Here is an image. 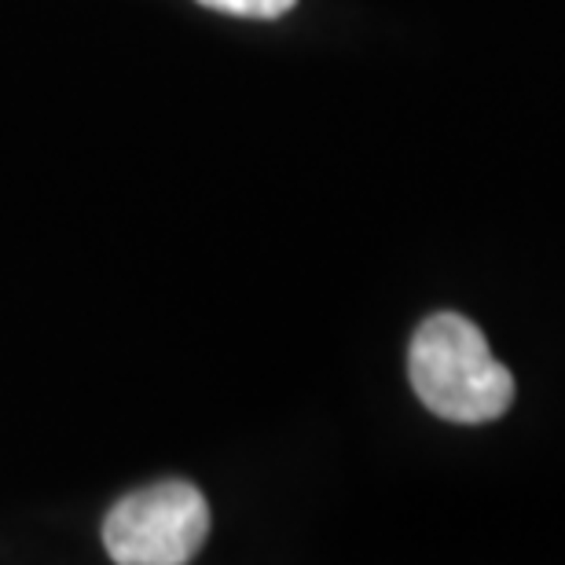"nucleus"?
I'll list each match as a JSON object with an SVG mask.
<instances>
[{"instance_id":"nucleus-1","label":"nucleus","mask_w":565,"mask_h":565,"mask_svg":"<svg viewBox=\"0 0 565 565\" xmlns=\"http://www.w3.org/2000/svg\"><path fill=\"white\" fill-rule=\"evenodd\" d=\"M408 379L429 412L459 426L500 419L514 401L511 371L492 356L481 327L459 312H437L415 331Z\"/></svg>"},{"instance_id":"nucleus-2","label":"nucleus","mask_w":565,"mask_h":565,"mask_svg":"<svg viewBox=\"0 0 565 565\" xmlns=\"http://www.w3.org/2000/svg\"><path fill=\"white\" fill-rule=\"evenodd\" d=\"M210 536V503L191 481H154L107 511L104 547L121 565H184Z\"/></svg>"},{"instance_id":"nucleus-3","label":"nucleus","mask_w":565,"mask_h":565,"mask_svg":"<svg viewBox=\"0 0 565 565\" xmlns=\"http://www.w3.org/2000/svg\"><path fill=\"white\" fill-rule=\"evenodd\" d=\"M202 8L221 11V15H239V19H279L298 4V0H199Z\"/></svg>"}]
</instances>
